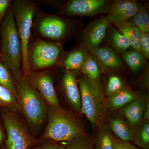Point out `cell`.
<instances>
[{
    "label": "cell",
    "instance_id": "obj_31",
    "mask_svg": "<svg viewBox=\"0 0 149 149\" xmlns=\"http://www.w3.org/2000/svg\"><path fill=\"white\" fill-rule=\"evenodd\" d=\"M141 52L144 57L149 58V34L148 32H141Z\"/></svg>",
    "mask_w": 149,
    "mask_h": 149
},
{
    "label": "cell",
    "instance_id": "obj_25",
    "mask_svg": "<svg viewBox=\"0 0 149 149\" xmlns=\"http://www.w3.org/2000/svg\"><path fill=\"white\" fill-rule=\"evenodd\" d=\"M0 107L19 112L18 102L16 97L8 89L1 85Z\"/></svg>",
    "mask_w": 149,
    "mask_h": 149
},
{
    "label": "cell",
    "instance_id": "obj_13",
    "mask_svg": "<svg viewBox=\"0 0 149 149\" xmlns=\"http://www.w3.org/2000/svg\"><path fill=\"white\" fill-rule=\"evenodd\" d=\"M139 5L135 1H114L110 5L107 18L115 25L129 21L138 11Z\"/></svg>",
    "mask_w": 149,
    "mask_h": 149
},
{
    "label": "cell",
    "instance_id": "obj_33",
    "mask_svg": "<svg viewBox=\"0 0 149 149\" xmlns=\"http://www.w3.org/2000/svg\"><path fill=\"white\" fill-rule=\"evenodd\" d=\"M12 1V0H0V24L4 19Z\"/></svg>",
    "mask_w": 149,
    "mask_h": 149
},
{
    "label": "cell",
    "instance_id": "obj_12",
    "mask_svg": "<svg viewBox=\"0 0 149 149\" xmlns=\"http://www.w3.org/2000/svg\"><path fill=\"white\" fill-rule=\"evenodd\" d=\"M105 121L117 139L128 143L133 141L134 127L118 111L107 110Z\"/></svg>",
    "mask_w": 149,
    "mask_h": 149
},
{
    "label": "cell",
    "instance_id": "obj_7",
    "mask_svg": "<svg viewBox=\"0 0 149 149\" xmlns=\"http://www.w3.org/2000/svg\"><path fill=\"white\" fill-rule=\"evenodd\" d=\"M1 108V119L6 131V149H28L42 141L31 134L17 112Z\"/></svg>",
    "mask_w": 149,
    "mask_h": 149
},
{
    "label": "cell",
    "instance_id": "obj_14",
    "mask_svg": "<svg viewBox=\"0 0 149 149\" xmlns=\"http://www.w3.org/2000/svg\"><path fill=\"white\" fill-rule=\"evenodd\" d=\"M110 24L107 17L102 16L88 25L83 39L85 49L89 51L100 47Z\"/></svg>",
    "mask_w": 149,
    "mask_h": 149
},
{
    "label": "cell",
    "instance_id": "obj_28",
    "mask_svg": "<svg viewBox=\"0 0 149 149\" xmlns=\"http://www.w3.org/2000/svg\"><path fill=\"white\" fill-rule=\"evenodd\" d=\"M65 149H95L93 141L85 135L70 141L67 143Z\"/></svg>",
    "mask_w": 149,
    "mask_h": 149
},
{
    "label": "cell",
    "instance_id": "obj_22",
    "mask_svg": "<svg viewBox=\"0 0 149 149\" xmlns=\"http://www.w3.org/2000/svg\"><path fill=\"white\" fill-rule=\"evenodd\" d=\"M80 71L91 80H100L101 71L100 66L95 59L88 52Z\"/></svg>",
    "mask_w": 149,
    "mask_h": 149
},
{
    "label": "cell",
    "instance_id": "obj_11",
    "mask_svg": "<svg viewBox=\"0 0 149 149\" xmlns=\"http://www.w3.org/2000/svg\"><path fill=\"white\" fill-rule=\"evenodd\" d=\"M76 71L64 69L60 82V87L64 97L70 106L76 113L81 114V95Z\"/></svg>",
    "mask_w": 149,
    "mask_h": 149
},
{
    "label": "cell",
    "instance_id": "obj_10",
    "mask_svg": "<svg viewBox=\"0 0 149 149\" xmlns=\"http://www.w3.org/2000/svg\"><path fill=\"white\" fill-rule=\"evenodd\" d=\"M110 3L105 0H70L58 11L56 14L66 17L91 16L108 11Z\"/></svg>",
    "mask_w": 149,
    "mask_h": 149
},
{
    "label": "cell",
    "instance_id": "obj_27",
    "mask_svg": "<svg viewBox=\"0 0 149 149\" xmlns=\"http://www.w3.org/2000/svg\"><path fill=\"white\" fill-rule=\"evenodd\" d=\"M129 21L135 24L141 32L149 33V15L143 5L139 4L138 11Z\"/></svg>",
    "mask_w": 149,
    "mask_h": 149
},
{
    "label": "cell",
    "instance_id": "obj_4",
    "mask_svg": "<svg viewBox=\"0 0 149 149\" xmlns=\"http://www.w3.org/2000/svg\"><path fill=\"white\" fill-rule=\"evenodd\" d=\"M16 86L19 112L24 115L31 127H40L47 118L49 105L22 75L16 81Z\"/></svg>",
    "mask_w": 149,
    "mask_h": 149
},
{
    "label": "cell",
    "instance_id": "obj_15",
    "mask_svg": "<svg viewBox=\"0 0 149 149\" xmlns=\"http://www.w3.org/2000/svg\"><path fill=\"white\" fill-rule=\"evenodd\" d=\"M102 69L116 70L124 67V63L118 52L108 46H100L89 50Z\"/></svg>",
    "mask_w": 149,
    "mask_h": 149
},
{
    "label": "cell",
    "instance_id": "obj_36",
    "mask_svg": "<svg viewBox=\"0 0 149 149\" xmlns=\"http://www.w3.org/2000/svg\"><path fill=\"white\" fill-rule=\"evenodd\" d=\"M0 25H1V24H0Z\"/></svg>",
    "mask_w": 149,
    "mask_h": 149
},
{
    "label": "cell",
    "instance_id": "obj_6",
    "mask_svg": "<svg viewBox=\"0 0 149 149\" xmlns=\"http://www.w3.org/2000/svg\"><path fill=\"white\" fill-rule=\"evenodd\" d=\"M22 49V75L30 73L27 62V48L32 35V21L37 8L35 1L14 0L11 5Z\"/></svg>",
    "mask_w": 149,
    "mask_h": 149
},
{
    "label": "cell",
    "instance_id": "obj_8",
    "mask_svg": "<svg viewBox=\"0 0 149 149\" xmlns=\"http://www.w3.org/2000/svg\"><path fill=\"white\" fill-rule=\"evenodd\" d=\"M32 33L44 40L61 43L70 35L71 27L60 15L47 13L38 7L33 17Z\"/></svg>",
    "mask_w": 149,
    "mask_h": 149
},
{
    "label": "cell",
    "instance_id": "obj_9",
    "mask_svg": "<svg viewBox=\"0 0 149 149\" xmlns=\"http://www.w3.org/2000/svg\"><path fill=\"white\" fill-rule=\"evenodd\" d=\"M53 69L31 72L22 75L29 85L40 93L49 106L60 105L54 86Z\"/></svg>",
    "mask_w": 149,
    "mask_h": 149
},
{
    "label": "cell",
    "instance_id": "obj_20",
    "mask_svg": "<svg viewBox=\"0 0 149 149\" xmlns=\"http://www.w3.org/2000/svg\"><path fill=\"white\" fill-rule=\"evenodd\" d=\"M94 149H113V134L105 121L97 128Z\"/></svg>",
    "mask_w": 149,
    "mask_h": 149
},
{
    "label": "cell",
    "instance_id": "obj_23",
    "mask_svg": "<svg viewBox=\"0 0 149 149\" xmlns=\"http://www.w3.org/2000/svg\"><path fill=\"white\" fill-rule=\"evenodd\" d=\"M109 32V42L113 49L122 54L129 49L130 46L128 40L118 29L111 27Z\"/></svg>",
    "mask_w": 149,
    "mask_h": 149
},
{
    "label": "cell",
    "instance_id": "obj_24",
    "mask_svg": "<svg viewBox=\"0 0 149 149\" xmlns=\"http://www.w3.org/2000/svg\"><path fill=\"white\" fill-rule=\"evenodd\" d=\"M121 57L133 72L139 71L143 63V56L141 52L134 49H128L123 53Z\"/></svg>",
    "mask_w": 149,
    "mask_h": 149
},
{
    "label": "cell",
    "instance_id": "obj_19",
    "mask_svg": "<svg viewBox=\"0 0 149 149\" xmlns=\"http://www.w3.org/2000/svg\"><path fill=\"white\" fill-rule=\"evenodd\" d=\"M115 26L120 33L126 37L130 47L134 49L141 52V32L139 28L130 21L119 23L116 24Z\"/></svg>",
    "mask_w": 149,
    "mask_h": 149
},
{
    "label": "cell",
    "instance_id": "obj_30",
    "mask_svg": "<svg viewBox=\"0 0 149 149\" xmlns=\"http://www.w3.org/2000/svg\"><path fill=\"white\" fill-rule=\"evenodd\" d=\"M67 143L51 141H41L40 143L29 147L28 149H65Z\"/></svg>",
    "mask_w": 149,
    "mask_h": 149
},
{
    "label": "cell",
    "instance_id": "obj_16",
    "mask_svg": "<svg viewBox=\"0 0 149 149\" xmlns=\"http://www.w3.org/2000/svg\"><path fill=\"white\" fill-rule=\"evenodd\" d=\"M149 100L148 96L136 93L135 99L118 111L133 127L143 120L145 106Z\"/></svg>",
    "mask_w": 149,
    "mask_h": 149
},
{
    "label": "cell",
    "instance_id": "obj_35",
    "mask_svg": "<svg viewBox=\"0 0 149 149\" xmlns=\"http://www.w3.org/2000/svg\"><path fill=\"white\" fill-rule=\"evenodd\" d=\"M143 120L149 121V100L147 101L144 109L143 117Z\"/></svg>",
    "mask_w": 149,
    "mask_h": 149
},
{
    "label": "cell",
    "instance_id": "obj_21",
    "mask_svg": "<svg viewBox=\"0 0 149 149\" xmlns=\"http://www.w3.org/2000/svg\"><path fill=\"white\" fill-rule=\"evenodd\" d=\"M133 141L141 149H149V121L143 119L134 127Z\"/></svg>",
    "mask_w": 149,
    "mask_h": 149
},
{
    "label": "cell",
    "instance_id": "obj_32",
    "mask_svg": "<svg viewBox=\"0 0 149 149\" xmlns=\"http://www.w3.org/2000/svg\"><path fill=\"white\" fill-rule=\"evenodd\" d=\"M113 149H141L128 142H124L113 136Z\"/></svg>",
    "mask_w": 149,
    "mask_h": 149
},
{
    "label": "cell",
    "instance_id": "obj_26",
    "mask_svg": "<svg viewBox=\"0 0 149 149\" xmlns=\"http://www.w3.org/2000/svg\"><path fill=\"white\" fill-rule=\"evenodd\" d=\"M0 85L8 89L17 98L16 82L9 70L3 63L0 56Z\"/></svg>",
    "mask_w": 149,
    "mask_h": 149
},
{
    "label": "cell",
    "instance_id": "obj_18",
    "mask_svg": "<svg viewBox=\"0 0 149 149\" xmlns=\"http://www.w3.org/2000/svg\"><path fill=\"white\" fill-rule=\"evenodd\" d=\"M136 93L130 88L124 87L116 93L107 97L106 106L107 110L118 111L136 97Z\"/></svg>",
    "mask_w": 149,
    "mask_h": 149
},
{
    "label": "cell",
    "instance_id": "obj_34",
    "mask_svg": "<svg viewBox=\"0 0 149 149\" xmlns=\"http://www.w3.org/2000/svg\"><path fill=\"white\" fill-rule=\"evenodd\" d=\"M6 138L5 129L1 119L0 120V146Z\"/></svg>",
    "mask_w": 149,
    "mask_h": 149
},
{
    "label": "cell",
    "instance_id": "obj_5",
    "mask_svg": "<svg viewBox=\"0 0 149 149\" xmlns=\"http://www.w3.org/2000/svg\"><path fill=\"white\" fill-rule=\"evenodd\" d=\"M63 53L61 43L50 42L31 35L27 48L30 72L53 69Z\"/></svg>",
    "mask_w": 149,
    "mask_h": 149
},
{
    "label": "cell",
    "instance_id": "obj_29",
    "mask_svg": "<svg viewBox=\"0 0 149 149\" xmlns=\"http://www.w3.org/2000/svg\"><path fill=\"white\" fill-rule=\"evenodd\" d=\"M124 83L120 77L115 75L110 76L105 89L104 90L105 96H110L124 88Z\"/></svg>",
    "mask_w": 149,
    "mask_h": 149
},
{
    "label": "cell",
    "instance_id": "obj_1",
    "mask_svg": "<svg viewBox=\"0 0 149 149\" xmlns=\"http://www.w3.org/2000/svg\"><path fill=\"white\" fill-rule=\"evenodd\" d=\"M47 118V124L38 138L41 141L67 143L86 135L78 118L60 105L49 106Z\"/></svg>",
    "mask_w": 149,
    "mask_h": 149
},
{
    "label": "cell",
    "instance_id": "obj_17",
    "mask_svg": "<svg viewBox=\"0 0 149 149\" xmlns=\"http://www.w3.org/2000/svg\"><path fill=\"white\" fill-rule=\"evenodd\" d=\"M88 50L80 47L62 55L57 67L68 71L79 72L81 70Z\"/></svg>",
    "mask_w": 149,
    "mask_h": 149
},
{
    "label": "cell",
    "instance_id": "obj_2",
    "mask_svg": "<svg viewBox=\"0 0 149 149\" xmlns=\"http://www.w3.org/2000/svg\"><path fill=\"white\" fill-rule=\"evenodd\" d=\"M0 40L1 59L16 82L22 76L23 58L21 43L11 6L0 25Z\"/></svg>",
    "mask_w": 149,
    "mask_h": 149
},
{
    "label": "cell",
    "instance_id": "obj_3",
    "mask_svg": "<svg viewBox=\"0 0 149 149\" xmlns=\"http://www.w3.org/2000/svg\"><path fill=\"white\" fill-rule=\"evenodd\" d=\"M78 82L81 101V113L85 115L93 128H97L105 121L107 109L105 95L100 80L93 81L79 75Z\"/></svg>",
    "mask_w": 149,
    "mask_h": 149
}]
</instances>
